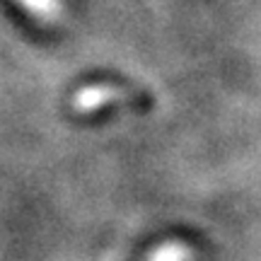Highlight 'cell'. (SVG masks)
<instances>
[{"mask_svg":"<svg viewBox=\"0 0 261 261\" xmlns=\"http://www.w3.org/2000/svg\"><path fill=\"white\" fill-rule=\"evenodd\" d=\"M34 12H41V15H51L54 12V0H24Z\"/></svg>","mask_w":261,"mask_h":261,"instance_id":"3957f363","label":"cell"},{"mask_svg":"<svg viewBox=\"0 0 261 261\" xmlns=\"http://www.w3.org/2000/svg\"><path fill=\"white\" fill-rule=\"evenodd\" d=\"M152 261H187V249L179 247V244H165L158 249Z\"/></svg>","mask_w":261,"mask_h":261,"instance_id":"7a4b0ae2","label":"cell"},{"mask_svg":"<svg viewBox=\"0 0 261 261\" xmlns=\"http://www.w3.org/2000/svg\"><path fill=\"white\" fill-rule=\"evenodd\" d=\"M114 97H116V92H114L112 87H90V90H85V92L77 94L75 104H77L83 112H92V109H99L104 102H109Z\"/></svg>","mask_w":261,"mask_h":261,"instance_id":"6da1fadb","label":"cell"}]
</instances>
